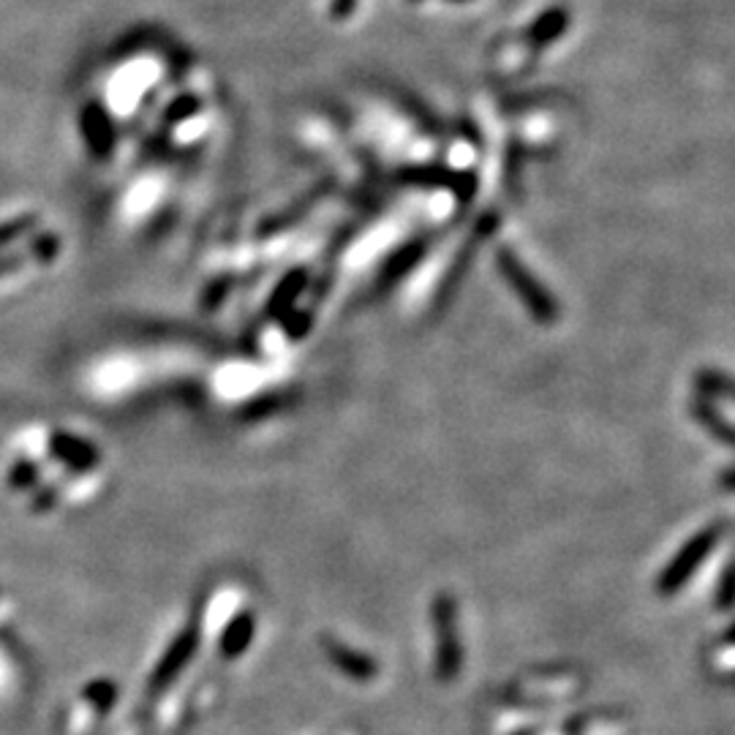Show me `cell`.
Returning <instances> with one entry per match:
<instances>
[{
  "label": "cell",
  "mask_w": 735,
  "mask_h": 735,
  "mask_svg": "<svg viewBox=\"0 0 735 735\" xmlns=\"http://www.w3.org/2000/svg\"><path fill=\"white\" fill-rule=\"evenodd\" d=\"M716 602H720V607H731L735 602V569L733 572H727L725 580H722V589H720V596H716Z\"/></svg>",
  "instance_id": "52a82bcc"
},
{
  "label": "cell",
  "mask_w": 735,
  "mask_h": 735,
  "mask_svg": "<svg viewBox=\"0 0 735 735\" xmlns=\"http://www.w3.org/2000/svg\"><path fill=\"white\" fill-rule=\"evenodd\" d=\"M85 698L91 700L98 711H107L109 706L115 703V698H118V692H115L112 681H93L91 687L85 689Z\"/></svg>",
  "instance_id": "8992f818"
},
{
  "label": "cell",
  "mask_w": 735,
  "mask_h": 735,
  "mask_svg": "<svg viewBox=\"0 0 735 735\" xmlns=\"http://www.w3.org/2000/svg\"><path fill=\"white\" fill-rule=\"evenodd\" d=\"M197 643H199L197 627H186L183 632L173 640V645H169L167 654L162 656V662H158L156 671H153V676H151L153 692H158V689H164L167 684H173L175 678H178V673L183 671V667L188 665V660L193 656Z\"/></svg>",
  "instance_id": "3957f363"
},
{
  "label": "cell",
  "mask_w": 735,
  "mask_h": 735,
  "mask_svg": "<svg viewBox=\"0 0 735 735\" xmlns=\"http://www.w3.org/2000/svg\"><path fill=\"white\" fill-rule=\"evenodd\" d=\"M436 624V676L441 681H452L461 673L463 651L458 638V610L450 594H439L434 602Z\"/></svg>",
  "instance_id": "6da1fadb"
},
{
  "label": "cell",
  "mask_w": 735,
  "mask_h": 735,
  "mask_svg": "<svg viewBox=\"0 0 735 735\" xmlns=\"http://www.w3.org/2000/svg\"><path fill=\"white\" fill-rule=\"evenodd\" d=\"M253 638V616L251 613H240L235 621L226 627L224 638H221V654L224 656H240L248 649Z\"/></svg>",
  "instance_id": "5b68a950"
},
{
  "label": "cell",
  "mask_w": 735,
  "mask_h": 735,
  "mask_svg": "<svg viewBox=\"0 0 735 735\" xmlns=\"http://www.w3.org/2000/svg\"><path fill=\"white\" fill-rule=\"evenodd\" d=\"M727 643H735V627L727 632Z\"/></svg>",
  "instance_id": "ba28073f"
},
{
  "label": "cell",
  "mask_w": 735,
  "mask_h": 735,
  "mask_svg": "<svg viewBox=\"0 0 735 735\" xmlns=\"http://www.w3.org/2000/svg\"><path fill=\"white\" fill-rule=\"evenodd\" d=\"M322 643H324V654L330 656V662H333L341 673L355 678V681H370V678H376V673H379L376 662L370 660L368 654H363V651L349 649V645L341 643V640H333V638H324Z\"/></svg>",
  "instance_id": "277c9868"
},
{
  "label": "cell",
  "mask_w": 735,
  "mask_h": 735,
  "mask_svg": "<svg viewBox=\"0 0 735 735\" xmlns=\"http://www.w3.org/2000/svg\"><path fill=\"white\" fill-rule=\"evenodd\" d=\"M720 534H722L720 526L706 529V532H700L698 537L687 545V548L678 553V556L671 561V567L660 574V583H656L660 594H676V591L681 589L689 578H692L695 569L700 567V561H703V558L716 548Z\"/></svg>",
  "instance_id": "7a4b0ae2"
}]
</instances>
